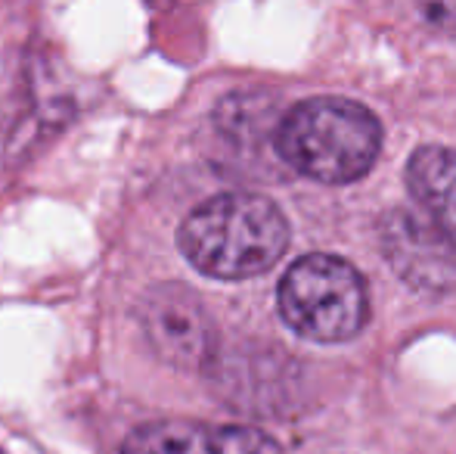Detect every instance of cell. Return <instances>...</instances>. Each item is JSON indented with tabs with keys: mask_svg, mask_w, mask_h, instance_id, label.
Wrapping results in <instances>:
<instances>
[{
	"mask_svg": "<svg viewBox=\"0 0 456 454\" xmlns=\"http://www.w3.org/2000/svg\"><path fill=\"white\" fill-rule=\"evenodd\" d=\"M407 184L428 221L451 240L456 249V150L422 146L407 162Z\"/></svg>",
	"mask_w": 456,
	"mask_h": 454,
	"instance_id": "6",
	"label": "cell"
},
{
	"mask_svg": "<svg viewBox=\"0 0 456 454\" xmlns=\"http://www.w3.org/2000/svg\"><path fill=\"white\" fill-rule=\"evenodd\" d=\"M217 445H221V454H280L271 436L258 430H246V426L217 430Z\"/></svg>",
	"mask_w": 456,
	"mask_h": 454,
	"instance_id": "8",
	"label": "cell"
},
{
	"mask_svg": "<svg viewBox=\"0 0 456 454\" xmlns=\"http://www.w3.org/2000/svg\"><path fill=\"white\" fill-rule=\"evenodd\" d=\"M137 318L146 340L162 361L181 370H202L215 358V324L190 286H152L140 302Z\"/></svg>",
	"mask_w": 456,
	"mask_h": 454,
	"instance_id": "4",
	"label": "cell"
},
{
	"mask_svg": "<svg viewBox=\"0 0 456 454\" xmlns=\"http://www.w3.org/2000/svg\"><path fill=\"white\" fill-rule=\"evenodd\" d=\"M177 243L186 261L208 277L248 280L282 259L289 221L267 196L221 194L186 215Z\"/></svg>",
	"mask_w": 456,
	"mask_h": 454,
	"instance_id": "1",
	"label": "cell"
},
{
	"mask_svg": "<svg viewBox=\"0 0 456 454\" xmlns=\"http://www.w3.org/2000/svg\"><path fill=\"white\" fill-rule=\"evenodd\" d=\"M382 255L407 286L428 296L456 290V249L444 234L410 209H395L379 225Z\"/></svg>",
	"mask_w": 456,
	"mask_h": 454,
	"instance_id": "5",
	"label": "cell"
},
{
	"mask_svg": "<svg viewBox=\"0 0 456 454\" xmlns=\"http://www.w3.org/2000/svg\"><path fill=\"white\" fill-rule=\"evenodd\" d=\"M125 454H221L217 430L192 420H156L127 436Z\"/></svg>",
	"mask_w": 456,
	"mask_h": 454,
	"instance_id": "7",
	"label": "cell"
},
{
	"mask_svg": "<svg viewBox=\"0 0 456 454\" xmlns=\"http://www.w3.org/2000/svg\"><path fill=\"white\" fill-rule=\"evenodd\" d=\"M276 156L320 184H351L372 169L382 125L366 106L342 97H311L276 121Z\"/></svg>",
	"mask_w": 456,
	"mask_h": 454,
	"instance_id": "2",
	"label": "cell"
},
{
	"mask_svg": "<svg viewBox=\"0 0 456 454\" xmlns=\"http://www.w3.org/2000/svg\"><path fill=\"white\" fill-rule=\"evenodd\" d=\"M276 305L289 327L314 343L354 340L370 318L366 284L338 255H301L280 280Z\"/></svg>",
	"mask_w": 456,
	"mask_h": 454,
	"instance_id": "3",
	"label": "cell"
},
{
	"mask_svg": "<svg viewBox=\"0 0 456 454\" xmlns=\"http://www.w3.org/2000/svg\"><path fill=\"white\" fill-rule=\"evenodd\" d=\"M422 16L441 29H456V0H416Z\"/></svg>",
	"mask_w": 456,
	"mask_h": 454,
	"instance_id": "9",
	"label": "cell"
}]
</instances>
